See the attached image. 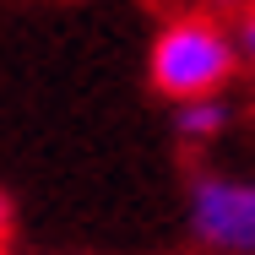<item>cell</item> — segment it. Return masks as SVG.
I'll use <instances>...</instances> for the list:
<instances>
[{"label":"cell","instance_id":"6da1fadb","mask_svg":"<svg viewBox=\"0 0 255 255\" xmlns=\"http://www.w3.org/2000/svg\"><path fill=\"white\" fill-rule=\"evenodd\" d=\"M239 71V38L217 22V16H174L163 22L147 54V76L163 98L185 103L223 93Z\"/></svg>","mask_w":255,"mask_h":255},{"label":"cell","instance_id":"7a4b0ae2","mask_svg":"<svg viewBox=\"0 0 255 255\" xmlns=\"http://www.w3.org/2000/svg\"><path fill=\"white\" fill-rule=\"evenodd\" d=\"M190 234L217 255H255V179L250 174H196L190 179Z\"/></svg>","mask_w":255,"mask_h":255},{"label":"cell","instance_id":"3957f363","mask_svg":"<svg viewBox=\"0 0 255 255\" xmlns=\"http://www.w3.org/2000/svg\"><path fill=\"white\" fill-rule=\"evenodd\" d=\"M228 103L217 98V93H206V98H185L174 103V130H179V141H190V147H201V141H217L223 130H228Z\"/></svg>","mask_w":255,"mask_h":255},{"label":"cell","instance_id":"277c9868","mask_svg":"<svg viewBox=\"0 0 255 255\" xmlns=\"http://www.w3.org/2000/svg\"><path fill=\"white\" fill-rule=\"evenodd\" d=\"M234 38H239V60L255 65V5H245V22H239V33H234Z\"/></svg>","mask_w":255,"mask_h":255},{"label":"cell","instance_id":"5b68a950","mask_svg":"<svg viewBox=\"0 0 255 255\" xmlns=\"http://www.w3.org/2000/svg\"><path fill=\"white\" fill-rule=\"evenodd\" d=\"M5 228H11V201L0 196V239H5Z\"/></svg>","mask_w":255,"mask_h":255},{"label":"cell","instance_id":"8992f818","mask_svg":"<svg viewBox=\"0 0 255 255\" xmlns=\"http://www.w3.org/2000/svg\"><path fill=\"white\" fill-rule=\"evenodd\" d=\"M217 5H255V0H217Z\"/></svg>","mask_w":255,"mask_h":255}]
</instances>
